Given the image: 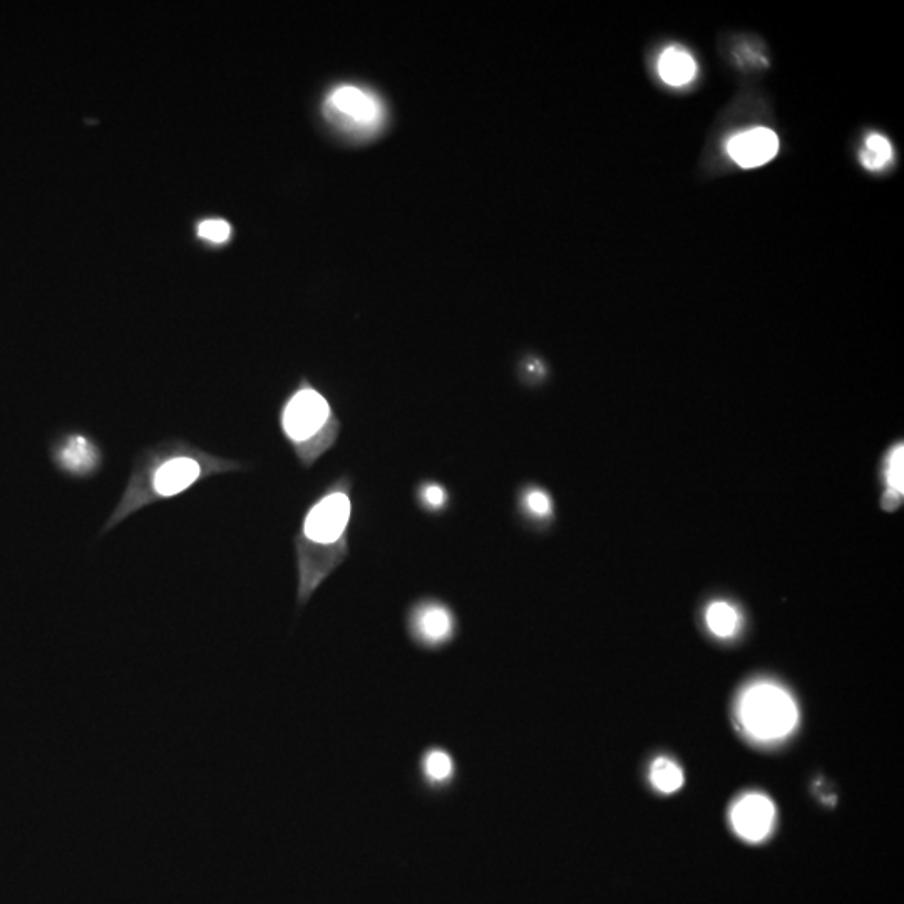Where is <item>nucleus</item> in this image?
<instances>
[{
	"mask_svg": "<svg viewBox=\"0 0 904 904\" xmlns=\"http://www.w3.org/2000/svg\"><path fill=\"white\" fill-rule=\"evenodd\" d=\"M427 503L431 506H441L444 493L441 488H429L426 493Z\"/></svg>",
	"mask_w": 904,
	"mask_h": 904,
	"instance_id": "obj_18",
	"label": "nucleus"
},
{
	"mask_svg": "<svg viewBox=\"0 0 904 904\" xmlns=\"http://www.w3.org/2000/svg\"><path fill=\"white\" fill-rule=\"evenodd\" d=\"M416 784L422 794L429 797H444L458 787L461 779V764L444 744H429L419 752L416 759Z\"/></svg>",
	"mask_w": 904,
	"mask_h": 904,
	"instance_id": "obj_7",
	"label": "nucleus"
},
{
	"mask_svg": "<svg viewBox=\"0 0 904 904\" xmlns=\"http://www.w3.org/2000/svg\"><path fill=\"white\" fill-rule=\"evenodd\" d=\"M57 463L72 474L83 476L98 466L99 452L86 437L74 436L67 439L57 451Z\"/></svg>",
	"mask_w": 904,
	"mask_h": 904,
	"instance_id": "obj_11",
	"label": "nucleus"
},
{
	"mask_svg": "<svg viewBox=\"0 0 904 904\" xmlns=\"http://www.w3.org/2000/svg\"><path fill=\"white\" fill-rule=\"evenodd\" d=\"M168 451H156L149 464H153L148 473V491L139 501V508L155 499L173 498L176 494L185 493L196 481L213 471L238 469V463L223 459L203 456L196 449L186 447L183 442L173 447L166 444ZM143 474V473H141Z\"/></svg>",
	"mask_w": 904,
	"mask_h": 904,
	"instance_id": "obj_2",
	"label": "nucleus"
},
{
	"mask_svg": "<svg viewBox=\"0 0 904 904\" xmlns=\"http://www.w3.org/2000/svg\"><path fill=\"white\" fill-rule=\"evenodd\" d=\"M707 625L715 637H734L740 627V615L725 601H715L707 610Z\"/></svg>",
	"mask_w": 904,
	"mask_h": 904,
	"instance_id": "obj_13",
	"label": "nucleus"
},
{
	"mask_svg": "<svg viewBox=\"0 0 904 904\" xmlns=\"http://www.w3.org/2000/svg\"><path fill=\"white\" fill-rule=\"evenodd\" d=\"M407 635L424 652H441L458 638L459 620L454 608L439 598H421L406 617Z\"/></svg>",
	"mask_w": 904,
	"mask_h": 904,
	"instance_id": "obj_5",
	"label": "nucleus"
},
{
	"mask_svg": "<svg viewBox=\"0 0 904 904\" xmlns=\"http://www.w3.org/2000/svg\"><path fill=\"white\" fill-rule=\"evenodd\" d=\"M893 158V148L888 138H884L881 134H869L866 139V148L861 151V163L868 170H883L888 166L889 161Z\"/></svg>",
	"mask_w": 904,
	"mask_h": 904,
	"instance_id": "obj_14",
	"label": "nucleus"
},
{
	"mask_svg": "<svg viewBox=\"0 0 904 904\" xmlns=\"http://www.w3.org/2000/svg\"><path fill=\"white\" fill-rule=\"evenodd\" d=\"M796 702L776 684L761 682L745 690L739 702L740 724L759 740H777L791 734L797 724Z\"/></svg>",
	"mask_w": 904,
	"mask_h": 904,
	"instance_id": "obj_3",
	"label": "nucleus"
},
{
	"mask_svg": "<svg viewBox=\"0 0 904 904\" xmlns=\"http://www.w3.org/2000/svg\"><path fill=\"white\" fill-rule=\"evenodd\" d=\"M526 503H528V508H530L533 513L538 514V516H546V514H550V496H548V494L546 493H543V491H531V493L528 494Z\"/></svg>",
	"mask_w": 904,
	"mask_h": 904,
	"instance_id": "obj_17",
	"label": "nucleus"
},
{
	"mask_svg": "<svg viewBox=\"0 0 904 904\" xmlns=\"http://www.w3.org/2000/svg\"><path fill=\"white\" fill-rule=\"evenodd\" d=\"M904 452L899 442L889 451L886 458V493L883 496V508L888 511L898 508L904 494Z\"/></svg>",
	"mask_w": 904,
	"mask_h": 904,
	"instance_id": "obj_12",
	"label": "nucleus"
},
{
	"mask_svg": "<svg viewBox=\"0 0 904 904\" xmlns=\"http://www.w3.org/2000/svg\"><path fill=\"white\" fill-rule=\"evenodd\" d=\"M350 514V481L342 479L305 514L302 530L295 540L309 545H337L340 541L347 540Z\"/></svg>",
	"mask_w": 904,
	"mask_h": 904,
	"instance_id": "obj_4",
	"label": "nucleus"
},
{
	"mask_svg": "<svg viewBox=\"0 0 904 904\" xmlns=\"http://www.w3.org/2000/svg\"><path fill=\"white\" fill-rule=\"evenodd\" d=\"M658 76L672 88H684L697 76V61L685 47H667L658 57Z\"/></svg>",
	"mask_w": 904,
	"mask_h": 904,
	"instance_id": "obj_10",
	"label": "nucleus"
},
{
	"mask_svg": "<svg viewBox=\"0 0 904 904\" xmlns=\"http://www.w3.org/2000/svg\"><path fill=\"white\" fill-rule=\"evenodd\" d=\"M198 235L211 243H225L232 235V228L225 220H206L198 226Z\"/></svg>",
	"mask_w": 904,
	"mask_h": 904,
	"instance_id": "obj_16",
	"label": "nucleus"
},
{
	"mask_svg": "<svg viewBox=\"0 0 904 904\" xmlns=\"http://www.w3.org/2000/svg\"><path fill=\"white\" fill-rule=\"evenodd\" d=\"M650 779L658 791L675 792L684 784V772L675 762L660 757L653 762Z\"/></svg>",
	"mask_w": 904,
	"mask_h": 904,
	"instance_id": "obj_15",
	"label": "nucleus"
},
{
	"mask_svg": "<svg viewBox=\"0 0 904 904\" xmlns=\"http://www.w3.org/2000/svg\"><path fill=\"white\" fill-rule=\"evenodd\" d=\"M282 429L300 463L310 468L334 446L339 437L340 421L329 401L305 382L283 406Z\"/></svg>",
	"mask_w": 904,
	"mask_h": 904,
	"instance_id": "obj_1",
	"label": "nucleus"
},
{
	"mask_svg": "<svg viewBox=\"0 0 904 904\" xmlns=\"http://www.w3.org/2000/svg\"><path fill=\"white\" fill-rule=\"evenodd\" d=\"M776 819V809L762 794H749L740 799L732 809V824L740 838L757 843L771 833Z\"/></svg>",
	"mask_w": 904,
	"mask_h": 904,
	"instance_id": "obj_9",
	"label": "nucleus"
},
{
	"mask_svg": "<svg viewBox=\"0 0 904 904\" xmlns=\"http://www.w3.org/2000/svg\"><path fill=\"white\" fill-rule=\"evenodd\" d=\"M779 138L769 128H752L737 133L727 141V153L734 163L752 170L769 163L779 153Z\"/></svg>",
	"mask_w": 904,
	"mask_h": 904,
	"instance_id": "obj_8",
	"label": "nucleus"
},
{
	"mask_svg": "<svg viewBox=\"0 0 904 904\" xmlns=\"http://www.w3.org/2000/svg\"><path fill=\"white\" fill-rule=\"evenodd\" d=\"M325 113L332 123L354 133H372L381 128L384 106L374 94L355 86H340L330 94Z\"/></svg>",
	"mask_w": 904,
	"mask_h": 904,
	"instance_id": "obj_6",
	"label": "nucleus"
}]
</instances>
